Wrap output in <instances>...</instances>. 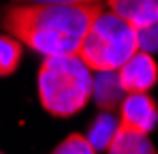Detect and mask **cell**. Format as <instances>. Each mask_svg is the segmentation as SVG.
<instances>
[{
    "instance_id": "1",
    "label": "cell",
    "mask_w": 158,
    "mask_h": 154,
    "mask_svg": "<svg viewBox=\"0 0 158 154\" xmlns=\"http://www.w3.org/2000/svg\"><path fill=\"white\" fill-rule=\"evenodd\" d=\"M103 11L94 4H39L11 2L0 9V28L15 36L24 47L41 56H71L92 22Z\"/></svg>"
},
{
    "instance_id": "2",
    "label": "cell",
    "mask_w": 158,
    "mask_h": 154,
    "mask_svg": "<svg viewBox=\"0 0 158 154\" xmlns=\"http://www.w3.org/2000/svg\"><path fill=\"white\" fill-rule=\"evenodd\" d=\"M36 90L41 107L53 118H73L92 99V71L71 56H45L39 75Z\"/></svg>"
},
{
    "instance_id": "3",
    "label": "cell",
    "mask_w": 158,
    "mask_h": 154,
    "mask_svg": "<svg viewBox=\"0 0 158 154\" xmlns=\"http://www.w3.org/2000/svg\"><path fill=\"white\" fill-rule=\"evenodd\" d=\"M137 49V28L113 11H101L88 28L75 56L90 71L98 73L118 71Z\"/></svg>"
},
{
    "instance_id": "4",
    "label": "cell",
    "mask_w": 158,
    "mask_h": 154,
    "mask_svg": "<svg viewBox=\"0 0 158 154\" xmlns=\"http://www.w3.org/2000/svg\"><path fill=\"white\" fill-rule=\"evenodd\" d=\"M120 128L139 133V135H150L158 126V103L150 92H135L126 94L124 101L120 103Z\"/></svg>"
},
{
    "instance_id": "5",
    "label": "cell",
    "mask_w": 158,
    "mask_h": 154,
    "mask_svg": "<svg viewBox=\"0 0 158 154\" xmlns=\"http://www.w3.org/2000/svg\"><path fill=\"white\" fill-rule=\"evenodd\" d=\"M115 75H118V81L126 94L152 92V88L158 83V64L152 53L137 49L115 71Z\"/></svg>"
},
{
    "instance_id": "6",
    "label": "cell",
    "mask_w": 158,
    "mask_h": 154,
    "mask_svg": "<svg viewBox=\"0 0 158 154\" xmlns=\"http://www.w3.org/2000/svg\"><path fill=\"white\" fill-rule=\"evenodd\" d=\"M126 92L122 90L115 71H98L92 75V101L96 103L98 111H118L120 103L124 101Z\"/></svg>"
},
{
    "instance_id": "7",
    "label": "cell",
    "mask_w": 158,
    "mask_h": 154,
    "mask_svg": "<svg viewBox=\"0 0 158 154\" xmlns=\"http://www.w3.org/2000/svg\"><path fill=\"white\" fill-rule=\"evenodd\" d=\"M109 11L120 15L135 28L158 22V0H107Z\"/></svg>"
},
{
    "instance_id": "8",
    "label": "cell",
    "mask_w": 158,
    "mask_h": 154,
    "mask_svg": "<svg viewBox=\"0 0 158 154\" xmlns=\"http://www.w3.org/2000/svg\"><path fill=\"white\" fill-rule=\"evenodd\" d=\"M118 128H120V120L115 118V113L113 111H101L88 124L85 139L90 141V146L96 152H107V148L111 146L113 137L118 135Z\"/></svg>"
},
{
    "instance_id": "9",
    "label": "cell",
    "mask_w": 158,
    "mask_h": 154,
    "mask_svg": "<svg viewBox=\"0 0 158 154\" xmlns=\"http://www.w3.org/2000/svg\"><path fill=\"white\" fill-rule=\"evenodd\" d=\"M107 154H158V150L152 143L150 135H139L118 128V135L107 148Z\"/></svg>"
},
{
    "instance_id": "10",
    "label": "cell",
    "mask_w": 158,
    "mask_h": 154,
    "mask_svg": "<svg viewBox=\"0 0 158 154\" xmlns=\"http://www.w3.org/2000/svg\"><path fill=\"white\" fill-rule=\"evenodd\" d=\"M24 58V45L11 36L0 34V77H11L22 64Z\"/></svg>"
},
{
    "instance_id": "11",
    "label": "cell",
    "mask_w": 158,
    "mask_h": 154,
    "mask_svg": "<svg viewBox=\"0 0 158 154\" xmlns=\"http://www.w3.org/2000/svg\"><path fill=\"white\" fill-rule=\"evenodd\" d=\"M49 154H98L90 141L85 139V135L81 133H71L69 137H64Z\"/></svg>"
},
{
    "instance_id": "12",
    "label": "cell",
    "mask_w": 158,
    "mask_h": 154,
    "mask_svg": "<svg viewBox=\"0 0 158 154\" xmlns=\"http://www.w3.org/2000/svg\"><path fill=\"white\" fill-rule=\"evenodd\" d=\"M137 45L145 53H158V22L137 28Z\"/></svg>"
},
{
    "instance_id": "13",
    "label": "cell",
    "mask_w": 158,
    "mask_h": 154,
    "mask_svg": "<svg viewBox=\"0 0 158 154\" xmlns=\"http://www.w3.org/2000/svg\"><path fill=\"white\" fill-rule=\"evenodd\" d=\"M13 2H39V4H94L101 0H13Z\"/></svg>"
},
{
    "instance_id": "14",
    "label": "cell",
    "mask_w": 158,
    "mask_h": 154,
    "mask_svg": "<svg viewBox=\"0 0 158 154\" xmlns=\"http://www.w3.org/2000/svg\"><path fill=\"white\" fill-rule=\"evenodd\" d=\"M0 154H4V152H2V150H0Z\"/></svg>"
}]
</instances>
